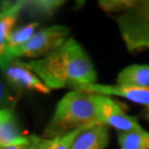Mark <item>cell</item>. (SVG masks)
<instances>
[{
  "label": "cell",
  "mask_w": 149,
  "mask_h": 149,
  "mask_svg": "<svg viewBox=\"0 0 149 149\" xmlns=\"http://www.w3.org/2000/svg\"><path fill=\"white\" fill-rule=\"evenodd\" d=\"M136 3L135 0H101L98 5L108 13H122Z\"/></svg>",
  "instance_id": "17"
},
{
  "label": "cell",
  "mask_w": 149,
  "mask_h": 149,
  "mask_svg": "<svg viewBox=\"0 0 149 149\" xmlns=\"http://www.w3.org/2000/svg\"><path fill=\"white\" fill-rule=\"evenodd\" d=\"M24 1H1L0 2V71L12 60L8 53V39L19 16L23 12Z\"/></svg>",
  "instance_id": "7"
},
{
  "label": "cell",
  "mask_w": 149,
  "mask_h": 149,
  "mask_svg": "<svg viewBox=\"0 0 149 149\" xmlns=\"http://www.w3.org/2000/svg\"><path fill=\"white\" fill-rule=\"evenodd\" d=\"M64 3L60 0H32L24 1L23 12L36 17H50ZM22 12V13H23Z\"/></svg>",
  "instance_id": "13"
},
{
  "label": "cell",
  "mask_w": 149,
  "mask_h": 149,
  "mask_svg": "<svg viewBox=\"0 0 149 149\" xmlns=\"http://www.w3.org/2000/svg\"><path fill=\"white\" fill-rule=\"evenodd\" d=\"M119 149H149V132L143 128L118 133Z\"/></svg>",
  "instance_id": "12"
},
{
  "label": "cell",
  "mask_w": 149,
  "mask_h": 149,
  "mask_svg": "<svg viewBox=\"0 0 149 149\" xmlns=\"http://www.w3.org/2000/svg\"><path fill=\"white\" fill-rule=\"evenodd\" d=\"M94 95L98 109V115L103 125L107 127L111 126L113 128H116L120 133L141 128L137 119L133 116L127 115L117 102L112 100L109 96L96 94Z\"/></svg>",
  "instance_id": "6"
},
{
  "label": "cell",
  "mask_w": 149,
  "mask_h": 149,
  "mask_svg": "<svg viewBox=\"0 0 149 149\" xmlns=\"http://www.w3.org/2000/svg\"><path fill=\"white\" fill-rule=\"evenodd\" d=\"M148 107H149V106H148Z\"/></svg>",
  "instance_id": "20"
},
{
  "label": "cell",
  "mask_w": 149,
  "mask_h": 149,
  "mask_svg": "<svg viewBox=\"0 0 149 149\" xmlns=\"http://www.w3.org/2000/svg\"><path fill=\"white\" fill-rule=\"evenodd\" d=\"M116 21L128 51L149 49V0L136 1L118 15Z\"/></svg>",
  "instance_id": "3"
},
{
  "label": "cell",
  "mask_w": 149,
  "mask_h": 149,
  "mask_svg": "<svg viewBox=\"0 0 149 149\" xmlns=\"http://www.w3.org/2000/svg\"><path fill=\"white\" fill-rule=\"evenodd\" d=\"M69 34V28L64 26L55 24L44 28L36 32L21 47L11 51L9 55L11 60L19 58H34V60H38L40 56L44 58L60 47H62L68 41Z\"/></svg>",
  "instance_id": "4"
},
{
  "label": "cell",
  "mask_w": 149,
  "mask_h": 149,
  "mask_svg": "<svg viewBox=\"0 0 149 149\" xmlns=\"http://www.w3.org/2000/svg\"><path fill=\"white\" fill-rule=\"evenodd\" d=\"M109 141L108 128L97 125L83 129L72 144L71 149H105Z\"/></svg>",
  "instance_id": "10"
},
{
  "label": "cell",
  "mask_w": 149,
  "mask_h": 149,
  "mask_svg": "<svg viewBox=\"0 0 149 149\" xmlns=\"http://www.w3.org/2000/svg\"><path fill=\"white\" fill-rule=\"evenodd\" d=\"M29 137L22 135L13 108L0 109V147L28 144Z\"/></svg>",
  "instance_id": "9"
},
{
  "label": "cell",
  "mask_w": 149,
  "mask_h": 149,
  "mask_svg": "<svg viewBox=\"0 0 149 149\" xmlns=\"http://www.w3.org/2000/svg\"><path fill=\"white\" fill-rule=\"evenodd\" d=\"M1 73L8 84L19 93L23 91H33L41 94H49L51 91L33 71L28 68L26 62H22L19 59L12 60Z\"/></svg>",
  "instance_id": "5"
},
{
  "label": "cell",
  "mask_w": 149,
  "mask_h": 149,
  "mask_svg": "<svg viewBox=\"0 0 149 149\" xmlns=\"http://www.w3.org/2000/svg\"><path fill=\"white\" fill-rule=\"evenodd\" d=\"M30 147L28 149H43L41 145V137L39 136H30Z\"/></svg>",
  "instance_id": "18"
},
{
  "label": "cell",
  "mask_w": 149,
  "mask_h": 149,
  "mask_svg": "<svg viewBox=\"0 0 149 149\" xmlns=\"http://www.w3.org/2000/svg\"><path fill=\"white\" fill-rule=\"evenodd\" d=\"M117 84L124 86H149V64H132L123 69L117 75Z\"/></svg>",
  "instance_id": "11"
},
{
  "label": "cell",
  "mask_w": 149,
  "mask_h": 149,
  "mask_svg": "<svg viewBox=\"0 0 149 149\" xmlns=\"http://www.w3.org/2000/svg\"><path fill=\"white\" fill-rule=\"evenodd\" d=\"M38 27H39V22H31L29 24L22 26V27L18 28L11 32L10 37L8 39V53L10 54L11 51L21 47L22 44L27 42L28 40L36 33Z\"/></svg>",
  "instance_id": "14"
},
{
  "label": "cell",
  "mask_w": 149,
  "mask_h": 149,
  "mask_svg": "<svg viewBox=\"0 0 149 149\" xmlns=\"http://www.w3.org/2000/svg\"><path fill=\"white\" fill-rule=\"evenodd\" d=\"M76 91H82L96 95H114L126 98L128 101L149 106V86L147 87H135L124 85H104V84H91L80 87Z\"/></svg>",
  "instance_id": "8"
},
{
  "label": "cell",
  "mask_w": 149,
  "mask_h": 149,
  "mask_svg": "<svg viewBox=\"0 0 149 149\" xmlns=\"http://www.w3.org/2000/svg\"><path fill=\"white\" fill-rule=\"evenodd\" d=\"M26 63L49 90L76 91L82 86L95 84L97 80L90 56L72 38L47 56Z\"/></svg>",
  "instance_id": "1"
},
{
  "label": "cell",
  "mask_w": 149,
  "mask_h": 149,
  "mask_svg": "<svg viewBox=\"0 0 149 149\" xmlns=\"http://www.w3.org/2000/svg\"><path fill=\"white\" fill-rule=\"evenodd\" d=\"M18 93L13 87L8 84V82L0 75V109L3 108H15Z\"/></svg>",
  "instance_id": "15"
},
{
  "label": "cell",
  "mask_w": 149,
  "mask_h": 149,
  "mask_svg": "<svg viewBox=\"0 0 149 149\" xmlns=\"http://www.w3.org/2000/svg\"><path fill=\"white\" fill-rule=\"evenodd\" d=\"M29 147H30V141L28 144H17L10 145V146H5V147H0V149H28Z\"/></svg>",
  "instance_id": "19"
},
{
  "label": "cell",
  "mask_w": 149,
  "mask_h": 149,
  "mask_svg": "<svg viewBox=\"0 0 149 149\" xmlns=\"http://www.w3.org/2000/svg\"><path fill=\"white\" fill-rule=\"evenodd\" d=\"M97 125L103 124L98 115L95 95L82 91H71L59 101L43 138H58Z\"/></svg>",
  "instance_id": "2"
},
{
  "label": "cell",
  "mask_w": 149,
  "mask_h": 149,
  "mask_svg": "<svg viewBox=\"0 0 149 149\" xmlns=\"http://www.w3.org/2000/svg\"><path fill=\"white\" fill-rule=\"evenodd\" d=\"M82 130H75L68 134L62 137L58 138H43L41 137V145L43 149H71L72 144L74 141L75 137L81 133Z\"/></svg>",
  "instance_id": "16"
}]
</instances>
